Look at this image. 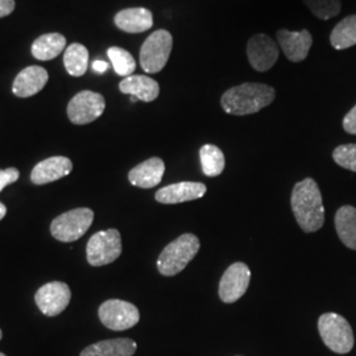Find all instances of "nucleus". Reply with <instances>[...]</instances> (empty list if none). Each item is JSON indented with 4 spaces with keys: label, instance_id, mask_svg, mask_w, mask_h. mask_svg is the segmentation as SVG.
I'll use <instances>...</instances> for the list:
<instances>
[{
    "label": "nucleus",
    "instance_id": "obj_6",
    "mask_svg": "<svg viewBox=\"0 0 356 356\" xmlns=\"http://www.w3.org/2000/svg\"><path fill=\"white\" fill-rule=\"evenodd\" d=\"M173 38L165 29L154 31L140 49V65L145 73H160L170 57Z\"/></svg>",
    "mask_w": 356,
    "mask_h": 356
},
{
    "label": "nucleus",
    "instance_id": "obj_16",
    "mask_svg": "<svg viewBox=\"0 0 356 356\" xmlns=\"http://www.w3.org/2000/svg\"><path fill=\"white\" fill-rule=\"evenodd\" d=\"M49 79L48 72L41 66H28L13 81V92L19 98H29L45 88Z\"/></svg>",
    "mask_w": 356,
    "mask_h": 356
},
{
    "label": "nucleus",
    "instance_id": "obj_24",
    "mask_svg": "<svg viewBox=\"0 0 356 356\" xmlns=\"http://www.w3.org/2000/svg\"><path fill=\"white\" fill-rule=\"evenodd\" d=\"M64 65L66 72L73 76H82L88 72L89 51L82 44H72L64 53Z\"/></svg>",
    "mask_w": 356,
    "mask_h": 356
},
{
    "label": "nucleus",
    "instance_id": "obj_12",
    "mask_svg": "<svg viewBox=\"0 0 356 356\" xmlns=\"http://www.w3.org/2000/svg\"><path fill=\"white\" fill-rule=\"evenodd\" d=\"M279 54L280 51L276 41L268 35H254L247 44L248 61L257 72H267L273 67L279 58Z\"/></svg>",
    "mask_w": 356,
    "mask_h": 356
},
{
    "label": "nucleus",
    "instance_id": "obj_26",
    "mask_svg": "<svg viewBox=\"0 0 356 356\" xmlns=\"http://www.w3.org/2000/svg\"><path fill=\"white\" fill-rule=\"evenodd\" d=\"M107 56L114 66L115 73L118 76H132V73L136 69V61L129 51L119 47H111L107 51Z\"/></svg>",
    "mask_w": 356,
    "mask_h": 356
},
{
    "label": "nucleus",
    "instance_id": "obj_17",
    "mask_svg": "<svg viewBox=\"0 0 356 356\" xmlns=\"http://www.w3.org/2000/svg\"><path fill=\"white\" fill-rule=\"evenodd\" d=\"M164 172V161L160 157H152L131 169L128 173V179L134 186L141 189H152L161 182Z\"/></svg>",
    "mask_w": 356,
    "mask_h": 356
},
{
    "label": "nucleus",
    "instance_id": "obj_1",
    "mask_svg": "<svg viewBox=\"0 0 356 356\" xmlns=\"http://www.w3.org/2000/svg\"><path fill=\"white\" fill-rule=\"evenodd\" d=\"M291 204L298 226L306 234L316 232L323 226L325 207L322 194L313 178H305L294 185Z\"/></svg>",
    "mask_w": 356,
    "mask_h": 356
},
{
    "label": "nucleus",
    "instance_id": "obj_13",
    "mask_svg": "<svg viewBox=\"0 0 356 356\" xmlns=\"http://www.w3.org/2000/svg\"><path fill=\"white\" fill-rule=\"evenodd\" d=\"M206 185L202 182L184 181L178 184L168 185L156 191V201L160 204H176L200 200L206 194Z\"/></svg>",
    "mask_w": 356,
    "mask_h": 356
},
{
    "label": "nucleus",
    "instance_id": "obj_19",
    "mask_svg": "<svg viewBox=\"0 0 356 356\" xmlns=\"http://www.w3.org/2000/svg\"><path fill=\"white\" fill-rule=\"evenodd\" d=\"M119 90L123 94L135 97L138 101L143 102H152L157 99L160 94L159 83L151 76H126L119 83Z\"/></svg>",
    "mask_w": 356,
    "mask_h": 356
},
{
    "label": "nucleus",
    "instance_id": "obj_15",
    "mask_svg": "<svg viewBox=\"0 0 356 356\" xmlns=\"http://www.w3.org/2000/svg\"><path fill=\"white\" fill-rule=\"evenodd\" d=\"M73 170V163L64 156H53L42 160L33 168L31 173V181L35 185L51 184L70 175Z\"/></svg>",
    "mask_w": 356,
    "mask_h": 356
},
{
    "label": "nucleus",
    "instance_id": "obj_20",
    "mask_svg": "<svg viewBox=\"0 0 356 356\" xmlns=\"http://www.w3.org/2000/svg\"><path fill=\"white\" fill-rule=\"evenodd\" d=\"M138 350V344L129 338H115L101 341L86 347L79 356H132Z\"/></svg>",
    "mask_w": 356,
    "mask_h": 356
},
{
    "label": "nucleus",
    "instance_id": "obj_3",
    "mask_svg": "<svg viewBox=\"0 0 356 356\" xmlns=\"http://www.w3.org/2000/svg\"><path fill=\"white\" fill-rule=\"evenodd\" d=\"M200 247V239L193 234H184L178 236L176 241L169 243L159 256V272L166 277L176 276L188 267L195 254H198Z\"/></svg>",
    "mask_w": 356,
    "mask_h": 356
},
{
    "label": "nucleus",
    "instance_id": "obj_10",
    "mask_svg": "<svg viewBox=\"0 0 356 356\" xmlns=\"http://www.w3.org/2000/svg\"><path fill=\"white\" fill-rule=\"evenodd\" d=\"M72 300V291L67 284L51 281L42 285L35 294V302L40 312L47 317L61 314Z\"/></svg>",
    "mask_w": 356,
    "mask_h": 356
},
{
    "label": "nucleus",
    "instance_id": "obj_9",
    "mask_svg": "<svg viewBox=\"0 0 356 356\" xmlns=\"http://www.w3.org/2000/svg\"><path fill=\"white\" fill-rule=\"evenodd\" d=\"M106 101L99 92L85 90L78 92L67 104V116L76 126L89 124L102 116Z\"/></svg>",
    "mask_w": 356,
    "mask_h": 356
},
{
    "label": "nucleus",
    "instance_id": "obj_7",
    "mask_svg": "<svg viewBox=\"0 0 356 356\" xmlns=\"http://www.w3.org/2000/svg\"><path fill=\"white\" fill-rule=\"evenodd\" d=\"M122 254V236L118 229L99 231L90 238L86 257L90 266L103 267L114 263Z\"/></svg>",
    "mask_w": 356,
    "mask_h": 356
},
{
    "label": "nucleus",
    "instance_id": "obj_34",
    "mask_svg": "<svg viewBox=\"0 0 356 356\" xmlns=\"http://www.w3.org/2000/svg\"><path fill=\"white\" fill-rule=\"evenodd\" d=\"M136 101H138V99H136L135 97H131V102H136Z\"/></svg>",
    "mask_w": 356,
    "mask_h": 356
},
{
    "label": "nucleus",
    "instance_id": "obj_25",
    "mask_svg": "<svg viewBox=\"0 0 356 356\" xmlns=\"http://www.w3.org/2000/svg\"><path fill=\"white\" fill-rule=\"evenodd\" d=\"M200 159L204 176L207 177H216L222 175L226 165L225 154L213 144H206L200 149Z\"/></svg>",
    "mask_w": 356,
    "mask_h": 356
},
{
    "label": "nucleus",
    "instance_id": "obj_4",
    "mask_svg": "<svg viewBox=\"0 0 356 356\" xmlns=\"http://www.w3.org/2000/svg\"><path fill=\"white\" fill-rule=\"evenodd\" d=\"M318 331L323 343L335 354H348L354 348L353 329L347 319L339 314H322L318 319Z\"/></svg>",
    "mask_w": 356,
    "mask_h": 356
},
{
    "label": "nucleus",
    "instance_id": "obj_22",
    "mask_svg": "<svg viewBox=\"0 0 356 356\" xmlns=\"http://www.w3.org/2000/svg\"><path fill=\"white\" fill-rule=\"evenodd\" d=\"M66 38L61 33H47L35 40L32 54L40 61H51L65 51Z\"/></svg>",
    "mask_w": 356,
    "mask_h": 356
},
{
    "label": "nucleus",
    "instance_id": "obj_5",
    "mask_svg": "<svg viewBox=\"0 0 356 356\" xmlns=\"http://www.w3.org/2000/svg\"><path fill=\"white\" fill-rule=\"evenodd\" d=\"M94 222V211L88 207H79L53 219L51 236L60 242L73 243L81 239Z\"/></svg>",
    "mask_w": 356,
    "mask_h": 356
},
{
    "label": "nucleus",
    "instance_id": "obj_27",
    "mask_svg": "<svg viewBox=\"0 0 356 356\" xmlns=\"http://www.w3.org/2000/svg\"><path fill=\"white\" fill-rule=\"evenodd\" d=\"M306 7L321 20H329L341 13V0H304Z\"/></svg>",
    "mask_w": 356,
    "mask_h": 356
},
{
    "label": "nucleus",
    "instance_id": "obj_35",
    "mask_svg": "<svg viewBox=\"0 0 356 356\" xmlns=\"http://www.w3.org/2000/svg\"><path fill=\"white\" fill-rule=\"evenodd\" d=\"M3 338V332H1V330H0V339Z\"/></svg>",
    "mask_w": 356,
    "mask_h": 356
},
{
    "label": "nucleus",
    "instance_id": "obj_30",
    "mask_svg": "<svg viewBox=\"0 0 356 356\" xmlns=\"http://www.w3.org/2000/svg\"><path fill=\"white\" fill-rule=\"evenodd\" d=\"M343 128L347 134L356 135V106L344 116Z\"/></svg>",
    "mask_w": 356,
    "mask_h": 356
},
{
    "label": "nucleus",
    "instance_id": "obj_36",
    "mask_svg": "<svg viewBox=\"0 0 356 356\" xmlns=\"http://www.w3.org/2000/svg\"><path fill=\"white\" fill-rule=\"evenodd\" d=\"M0 356H7V355H4V354H3V353H0Z\"/></svg>",
    "mask_w": 356,
    "mask_h": 356
},
{
    "label": "nucleus",
    "instance_id": "obj_32",
    "mask_svg": "<svg viewBox=\"0 0 356 356\" xmlns=\"http://www.w3.org/2000/svg\"><path fill=\"white\" fill-rule=\"evenodd\" d=\"M92 69L97 72V73H104L107 69H108V64L104 63V61H94L92 63Z\"/></svg>",
    "mask_w": 356,
    "mask_h": 356
},
{
    "label": "nucleus",
    "instance_id": "obj_11",
    "mask_svg": "<svg viewBox=\"0 0 356 356\" xmlns=\"http://www.w3.org/2000/svg\"><path fill=\"white\" fill-rule=\"evenodd\" d=\"M251 270L244 263H234L223 273L219 282V298L225 304H234L247 292Z\"/></svg>",
    "mask_w": 356,
    "mask_h": 356
},
{
    "label": "nucleus",
    "instance_id": "obj_8",
    "mask_svg": "<svg viewBox=\"0 0 356 356\" xmlns=\"http://www.w3.org/2000/svg\"><path fill=\"white\" fill-rule=\"evenodd\" d=\"M98 316L107 329L114 331L128 330L140 321L139 309L123 300H107L99 306Z\"/></svg>",
    "mask_w": 356,
    "mask_h": 356
},
{
    "label": "nucleus",
    "instance_id": "obj_21",
    "mask_svg": "<svg viewBox=\"0 0 356 356\" xmlns=\"http://www.w3.org/2000/svg\"><path fill=\"white\" fill-rule=\"evenodd\" d=\"M335 229L344 245L356 251V209L354 206L346 204L337 211Z\"/></svg>",
    "mask_w": 356,
    "mask_h": 356
},
{
    "label": "nucleus",
    "instance_id": "obj_31",
    "mask_svg": "<svg viewBox=\"0 0 356 356\" xmlns=\"http://www.w3.org/2000/svg\"><path fill=\"white\" fill-rule=\"evenodd\" d=\"M15 10V0H0V19L11 15Z\"/></svg>",
    "mask_w": 356,
    "mask_h": 356
},
{
    "label": "nucleus",
    "instance_id": "obj_28",
    "mask_svg": "<svg viewBox=\"0 0 356 356\" xmlns=\"http://www.w3.org/2000/svg\"><path fill=\"white\" fill-rule=\"evenodd\" d=\"M334 161L347 170L356 172V144L339 145L332 152Z\"/></svg>",
    "mask_w": 356,
    "mask_h": 356
},
{
    "label": "nucleus",
    "instance_id": "obj_33",
    "mask_svg": "<svg viewBox=\"0 0 356 356\" xmlns=\"http://www.w3.org/2000/svg\"><path fill=\"white\" fill-rule=\"evenodd\" d=\"M7 214V207L0 202V220Z\"/></svg>",
    "mask_w": 356,
    "mask_h": 356
},
{
    "label": "nucleus",
    "instance_id": "obj_18",
    "mask_svg": "<svg viewBox=\"0 0 356 356\" xmlns=\"http://www.w3.org/2000/svg\"><path fill=\"white\" fill-rule=\"evenodd\" d=\"M114 20L115 26L127 33H141L153 26L152 13L143 7L122 10L115 15Z\"/></svg>",
    "mask_w": 356,
    "mask_h": 356
},
{
    "label": "nucleus",
    "instance_id": "obj_23",
    "mask_svg": "<svg viewBox=\"0 0 356 356\" xmlns=\"http://www.w3.org/2000/svg\"><path fill=\"white\" fill-rule=\"evenodd\" d=\"M332 48L343 51L356 45V15L344 17L332 29L330 35Z\"/></svg>",
    "mask_w": 356,
    "mask_h": 356
},
{
    "label": "nucleus",
    "instance_id": "obj_2",
    "mask_svg": "<svg viewBox=\"0 0 356 356\" xmlns=\"http://www.w3.org/2000/svg\"><path fill=\"white\" fill-rule=\"evenodd\" d=\"M276 98V91L264 83L245 82L231 88L222 95V107L229 115L254 114L269 106Z\"/></svg>",
    "mask_w": 356,
    "mask_h": 356
},
{
    "label": "nucleus",
    "instance_id": "obj_29",
    "mask_svg": "<svg viewBox=\"0 0 356 356\" xmlns=\"http://www.w3.org/2000/svg\"><path fill=\"white\" fill-rule=\"evenodd\" d=\"M20 177V173L16 168H8V169H0V191L13 182H16Z\"/></svg>",
    "mask_w": 356,
    "mask_h": 356
},
{
    "label": "nucleus",
    "instance_id": "obj_14",
    "mask_svg": "<svg viewBox=\"0 0 356 356\" xmlns=\"http://www.w3.org/2000/svg\"><path fill=\"white\" fill-rule=\"evenodd\" d=\"M277 41L289 61L302 63L312 48L313 38L307 29L300 31V32L280 29L277 32Z\"/></svg>",
    "mask_w": 356,
    "mask_h": 356
}]
</instances>
